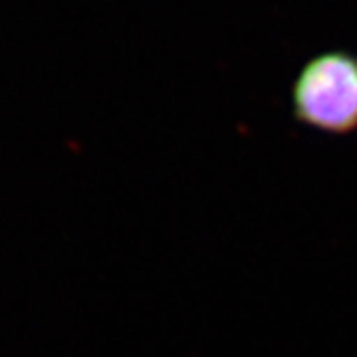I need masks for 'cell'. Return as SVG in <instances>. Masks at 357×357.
Instances as JSON below:
<instances>
[{"label": "cell", "mask_w": 357, "mask_h": 357, "mask_svg": "<svg viewBox=\"0 0 357 357\" xmlns=\"http://www.w3.org/2000/svg\"><path fill=\"white\" fill-rule=\"evenodd\" d=\"M294 117L321 133L357 131V56L344 50L310 58L292 84Z\"/></svg>", "instance_id": "obj_1"}]
</instances>
